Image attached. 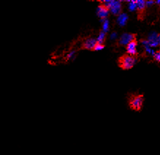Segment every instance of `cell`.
Segmentation results:
<instances>
[{
	"label": "cell",
	"instance_id": "8992f818",
	"mask_svg": "<svg viewBox=\"0 0 160 155\" xmlns=\"http://www.w3.org/2000/svg\"><path fill=\"white\" fill-rule=\"evenodd\" d=\"M97 43V40L94 38H90V39H87L85 42L82 44L81 46V49H86V50H89V51H93V49L95 47Z\"/></svg>",
	"mask_w": 160,
	"mask_h": 155
},
{
	"label": "cell",
	"instance_id": "30bf717a",
	"mask_svg": "<svg viewBox=\"0 0 160 155\" xmlns=\"http://www.w3.org/2000/svg\"><path fill=\"white\" fill-rule=\"evenodd\" d=\"M105 33L104 32H101L100 34H99V38H97V42H98L99 44H103L104 42H105Z\"/></svg>",
	"mask_w": 160,
	"mask_h": 155
},
{
	"label": "cell",
	"instance_id": "277c9868",
	"mask_svg": "<svg viewBox=\"0 0 160 155\" xmlns=\"http://www.w3.org/2000/svg\"><path fill=\"white\" fill-rule=\"evenodd\" d=\"M136 34L132 33H125L119 38V40H118L117 45L118 46H127L129 42H130L132 40H135Z\"/></svg>",
	"mask_w": 160,
	"mask_h": 155
},
{
	"label": "cell",
	"instance_id": "9c48e42d",
	"mask_svg": "<svg viewBox=\"0 0 160 155\" xmlns=\"http://www.w3.org/2000/svg\"><path fill=\"white\" fill-rule=\"evenodd\" d=\"M127 19H128V16L126 14H122L120 15V16L118 17V21L121 26H124L126 23Z\"/></svg>",
	"mask_w": 160,
	"mask_h": 155
},
{
	"label": "cell",
	"instance_id": "ba28073f",
	"mask_svg": "<svg viewBox=\"0 0 160 155\" xmlns=\"http://www.w3.org/2000/svg\"><path fill=\"white\" fill-rule=\"evenodd\" d=\"M109 11L110 10L108 9L107 8L100 4V5L98 6V8H97V15H98L99 18H105V17H107Z\"/></svg>",
	"mask_w": 160,
	"mask_h": 155
},
{
	"label": "cell",
	"instance_id": "7a4b0ae2",
	"mask_svg": "<svg viewBox=\"0 0 160 155\" xmlns=\"http://www.w3.org/2000/svg\"><path fill=\"white\" fill-rule=\"evenodd\" d=\"M144 102V96L142 94H132L129 100V105L132 110L140 111L142 109Z\"/></svg>",
	"mask_w": 160,
	"mask_h": 155
},
{
	"label": "cell",
	"instance_id": "6da1fadb",
	"mask_svg": "<svg viewBox=\"0 0 160 155\" xmlns=\"http://www.w3.org/2000/svg\"><path fill=\"white\" fill-rule=\"evenodd\" d=\"M135 57L128 54H124L118 59V65L122 70H129L132 68L135 64Z\"/></svg>",
	"mask_w": 160,
	"mask_h": 155
},
{
	"label": "cell",
	"instance_id": "8fae6325",
	"mask_svg": "<svg viewBox=\"0 0 160 155\" xmlns=\"http://www.w3.org/2000/svg\"><path fill=\"white\" fill-rule=\"evenodd\" d=\"M104 48H105V45H104V44H99L98 42H97V45L95 46V47L94 48V49H93V51L102 50V49H103Z\"/></svg>",
	"mask_w": 160,
	"mask_h": 155
},
{
	"label": "cell",
	"instance_id": "52a82bcc",
	"mask_svg": "<svg viewBox=\"0 0 160 155\" xmlns=\"http://www.w3.org/2000/svg\"><path fill=\"white\" fill-rule=\"evenodd\" d=\"M110 10L116 16H118L122 11V3L120 1H112Z\"/></svg>",
	"mask_w": 160,
	"mask_h": 155
},
{
	"label": "cell",
	"instance_id": "5b68a950",
	"mask_svg": "<svg viewBox=\"0 0 160 155\" xmlns=\"http://www.w3.org/2000/svg\"><path fill=\"white\" fill-rule=\"evenodd\" d=\"M138 41H137V39L135 40H132L130 42H129L128 44L127 45L126 48H127V54L130 55L132 57H137L138 56V51H137V46H138ZM136 58V57H135Z\"/></svg>",
	"mask_w": 160,
	"mask_h": 155
},
{
	"label": "cell",
	"instance_id": "7c38bea8",
	"mask_svg": "<svg viewBox=\"0 0 160 155\" xmlns=\"http://www.w3.org/2000/svg\"><path fill=\"white\" fill-rule=\"evenodd\" d=\"M153 59L156 61H157L158 62H160V53H159V51H156V52L153 53Z\"/></svg>",
	"mask_w": 160,
	"mask_h": 155
},
{
	"label": "cell",
	"instance_id": "3957f363",
	"mask_svg": "<svg viewBox=\"0 0 160 155\" xmlns=\"http://www.w3.org/2000/svg\"><path fill=\"white\" fill-rule=\"evenodd\" d=\"M146 1L144 0H137L136 1V10H137L138 13V18L140 21H143L146 16Z\"/></svg>",
	"mask_w": 160,
	"mask_h": 155
},
{
	"label": "cell",
	"instance_id": "4fadbf2b",
	"mask_svg": "<svg viewBox=\"0 0 160 155\" xmlns=\"http://www.w3.org/2000/svg\"><path fill=\"white\" fill-rule=\"evenodd\" d=\"M136 9V1H131L130 5H129V10L133 11Z\"/></svg>",
	"mask_w": 160,
	"mask_h": 155
},
{
	"label": "cell",
	"instance_id": "5bb4252c",
	"mask_svg": "<svg viewBox=\"0 0 160 155\" xmlns=\"http://www.w3.org/2000/svg\"><path fill=\"white\" fill-rule=\"evenodd\" d=\"M108 28V21H105V23L103 24V30L104 31H107Z\"/></svg>",
	"mask_w": 160,
	"mask_h": 155
}]
</instances>
